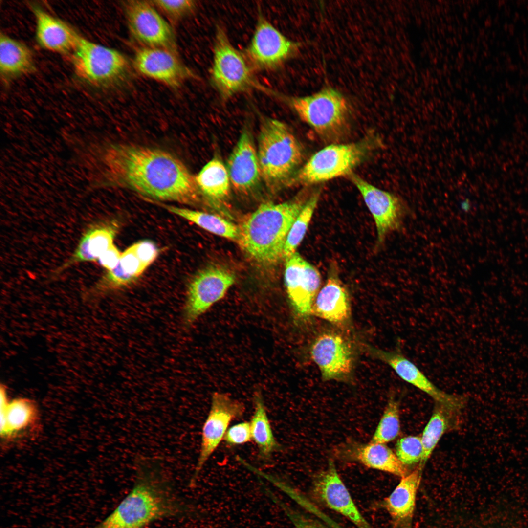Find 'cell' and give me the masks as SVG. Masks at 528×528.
Masks as SVG:
<instances>
[{
  "label": "cell",
  "mask_w": 528,
  "mask_h": 528,
  "mask_svg": "<svg viewBox=\"0 0 528 528\" xmlns=\"http://www.w3.org/2000/svg\"><path fill=\"white\" fill-rule=\"evenodd\" d=\"M107 161L117 181L146 196L183 203L197 198L195 178L179 159L168 152L121 144L109 150Z\"/></svg>",
  "instance_id": "cell-1"
},
{
  "label": "cell",
  "mask_w": 528,
  "mask_h": 528,
  "mask_svg": "<svg viewBox=\"0 0 528 528\" xmlns=\"http://www.w3.org/2000/svg\"><path fill=\"white\" fill-rule=\"evenodd\" d=\"M135 480L128 495L114 510L93 528H143L171 516L177 507L169 492L164 464L160 459L139 457Z\"/></svg>",
  "instance_id": "cell-2"
},
{
  "label": "cell",
  "mask_w": 528,
  "mask_h": 528,
  "mask_svg": "<svg viewBox=\"0 0 528 528\" xmlns=\"http://www.w3.org/2000/svg\"><path fill=\"white\" fill-rule=\"evenodd\" d=\"M312 193L304 191L283 203H263L242 220L238 242L251 259L272 266L283 259L289 230Z\"/></svg>",
  "instance_id": "cell-3"
},
{
  "label": "cell",
  "mask_w": 528,
  "mask_h": 528,
  "mask_svg": "<svg viewBox=\"0 0 528 528\" xmlns=\"http://www.w3.org/2000/svg\"><path fill=\"white\" fill-rule=\"evenodd\" d=\"M257 154L262 178L273 187L292 177L303 156L302 146L289 128L271 118H264L261 123Z\"/></svg>",
  "instance_id": "cell-4"
},
{
  "label": "cell",
  "mask_w": 528,
  "mask_h": 528,
  "mask_svg": "<svg viewBox=\"0 0 528 528\" xmlns=\"http://www.w3.org/2000/svg\"><path fill=\"white\" fill-rule=\"evenodd\" d=\"M381 145L379 138L372 135L352 143L329 145L313 154L290 180L310 185L349 176Z\"/></svg>",
  "instance_id": "cell-5"
},
{
  "label": "cell",
  "mask_w": 528,
  "mask_h": 528,
  "mask_svg": "<svg viewBox=\"0 0 528 528\" xmlns=\"http://www.w3.org/2000/svg\"><path fill=\"white\" fill-rule=\"evenodd\" d=\"M213 52L211 82L223 100L251 88L267 90L254 80L245 56L233 46L220 26L216 29Z\"/></svg>",
  "instance_id": "cell-6"
},
{
  "label": "cell",
  "mask_w": 528,
  "mask_h": 528,
  "mask_svg": "<svg viewBox=\"0 0 528 528\" xmlns=\"http://www.w3.org/2000/svg\"><path fill=\"white\" fill-rule=\"evenodd\" d=\"M288 101L300 118L322 137L334 138L346 126L347 101L335 90L326 88L310 96L289 98Z\"/></svg>",
  "instance_id": "cell-7"
},
{
  "label": "cell",
  "mask_w": 528,
  "mask_h": 528,
  "mask_svg": "<svg viewBox=\"0 0 528 528\" xmlns=\"http://www.w3.org/2000/svg\"><path fill=\"white\" fill-rule=\"evenodd\" d=\"M73 64L79 77L96 85L117 81L125 75L129 66L127 59L119 51L81 36L74 51Z\"/></svg>",
  "instance_id": "cell-8"
},
{
  "label": "cell",
  "mask_w": 528,
  "mask_h": 528,
  "mask_svg": "<svg viewBox=\"0 0 528 528\" xmlns=\"http://www.w3.org/2000/svg\"><path fill=\"white\" fill-rule=\"evenodd\" d=\"M234 274L219 266H210L198 272L188 286L182 309V321L185 329L221 300L235 282Z\"/></svg>",
  "instance_id": "cell-9"
},
{
  "label": "cell",
  "mask_w": 528,
  "mask_h": 528,
  "mask_svg": "<svg viewBox=\"0 0 528 528\" xmlns=\"http://www.w3.org/2000/svg\"><path fill=\"white\" fill-rule=\"evenodd\" d=\"M285 262L284 281L289 304L296 320L303 322L312 314L321 284L320 273L297 252Z\"/></svg>",
  "instance_id": "cell-10"
},
{
  "label": "cell",
  "mask_w": 528,
  "mask_h": 528,
  "mask_svg": "<svg viewBox=\"0 0 528 528\" xmlns=\"http://www.w3.org/2000/svg\"><path fill=\"white\" fill-rule=\"evenodd\" d=\"M244 412L243 403L227 394L216 392L212 394L210 410L202 428L200 448L191 484L224 439L230 422L242 417Z\"/></svg>",
  "instance_id": "cell-11"
},
{
  "label": "cell",
  "mask_w": 528,
  "mask_h": 528,
  "mask_svg": "<svg viewBox=\"0 0 528 528\" xmlns=\"http://www.w3.org/2000/svg\"><path fill=\"white\" fill-rule=\"evenodd\" d=\"M348 176L373 217L377 231V245L379 246L389 234L401 229L409 209L398 196L377 188L353 173Z\"/></svg>",
  "instance_id": "cell-12"
},
{
  "label": "cell",
  "mask_w": 528,
  "mask_h": 528,
  "mask_svg": "<svg viewBox=\"0 0 528 528\" xmlns=\"http://www.w3.org/2000/svg\"><path fill=\"white\" fill-rule=\"evenodd\" d=\"M124 7L128 28L134 39L145 47L176 52V37L172 27L151 2L129 0Z\"/></svg>",
  "instance_id": "cell-13"
},
{
  "label": "cell",
  "mask_w": 528,
  "mask_h": 528,
  "mask_svg": "<svg viewBox=\"0 0 528 528\" xmlns=\"http://www.w3.org/2000/svg\"><path fill=\"white\" fill-rule=\"evenodd\" d=\"M296 47L295 43L259 14L245 57L252 68L274 69L289 57Z\"/></svg>",
  "instance_id": "cell-14"
},
{
  "label": "cell",
  "mask_w": 528,
  "mask_h": 528,
  "mask_svg": "<svg viewBox=\"0 0 528 528\" xmlns=\"http://www.w3.org/2000/svg\"><path fill=\"white\" fill-rule=\"evenodd\" d=\"M310 354L324 381L344 380L351 375L352 347L340 334L326 332L320 334L313 342Z\"/></svg>",
  "instance_id": "cell-15"
},
{
  "label": "cell",
  "mask_w": 528,
  "mask_h": 528,
  "mask_svg": "<svg viewBox=\"0 0 528 528\" xmlns=\"http://www.w3.org/2000/svg\"><path fill=\"white\" fill-rule=\"evenodd\" d=\"M366 348L373 356L390 366L400 378L429 395L438 404L454 413L463 407L464 401L462 396L438 388L399 349L387 351L369 346Z\"/></svg>",
  "instance_id": "cell-16"
},
{
  "label": "cell",
  "mask_w": 528,
  "mask_h": 528,
  "mask_svg": "<svg viewBox=\"0 0 528 528\" xmlns=\"http://www.w3.org/2000/svg\"><path fill=\"white\" fill-rule=\"evenodd\" d=\"M312 490L322 504L346 517L358 528H372L358 510L332 461L314 478Z\"/></svg>",
  "instance_id": "cell-17"
},
{
  "label": "cell",
  "mask_w": 528,
  "mask_h": 528,
  "mask_svg": "<svg viewBox=\"0 0 528 528\" xmlns=\"http://www.w3.org/2000/svg\"><path fill=\"white\" fill-rule=\"evenodd\" d=\"M133 65L141 74L172 88L180 86L193 75L176 52L164 48L139 49L134 55Z\"/></svg>",
  "instance_id": "cell-18"
},
{
  "label": "cell",
  "mask_w": 528,
  "mask_h": 528,
  "mask_svg": "<svg viewBox=\"0 0 528 528\" xmlns=\"http://www.w3.org/2000/svg\"><path fill=\"white\" fill-rule=\"evenodd\" d=\"M226 167L231 184L241 193L252 191L262 179L257 150L247 127L242 130L228 159Z\"/></svg>",
  "instance_id": "cell-19"
},
{
  "label": "cell",
  "mask_w": 528,
  "mask_h": 528,
  "mask_svg": "<svg viewBox=\"0 0 528 528\" xmlns=\"http://www.w3.org/2000/svg\"><path fill=\"white\" fill-rule=\"evenodd\" d=\"M338 270L335 264L330 265L326 283L314 302L312 314L341 326L346 323L350 318L351 304L348 291L339 277Z\"/></svg>",
  "instance_id": "cell-20"
},
{
  "label": "cell",
  "mask_w": 528,
  "mask_h": 528,
  "mask_svg": "<svg viewBox=\"0 0 528 528\" xmlns=\"http://www.w3.org/2000/svg\"><path fill=\"white\" fill-rule=\"evenodd\" d=\"M421 471L420 467L401 478L392 493L380 503L389 514L394 528H412Z\"/></svg>",
  "instance_id": "cell-21"
},
{
  "label": "cell",
  "mask_w": 528,
  "mask_h": 528,
  "mask_svg": "<svg viewBox=\"0 0 528 528\" xmlns=\"http://www.w3.org/2000/svg\"><path fill=\"white\" fill-rule=\"evenodd\" d=\"M37 22L36 37L44 48L60 53L74 51L80 36L63 21L32 6Z\"/></svg>",
  "instance_id": "cell-22"
},
{
  "label": "cell",
  "mask_w": 528,
  "mask_h": 528,
  "mask_svg": "<svg viewBox=\"0 0 528 528\" xmlns=\"http://www.w3.org/2000/svg\"><path fill=\"white\" fill-rule=\"evenodd\" d=\"M347 448L349 457L365 466L402 478L409 474L396 454L385 443L370 441L356 444Z\"/></svg>",
  "instance_id": "cell-23"
},
{
  "label": "cell",
  "mask_w": 528,
  "mask_h": 528,
  "mask_svg": "<svg viewBox=\"0 0 528 528\" xmlns=\"http://www.w3.org/2000/svg\"><path fill=\"white\" fill-rule=\"evenodd\" d=\"M116 232L113 223L97 225L89 228L83 235L74 253L59 268L57 273L77 263L97 261L113 244Z\"/></svg>",
  "instance_id": "cell-24"
},
{
  "label": "cell",
  "mask_w": 528,
  "mask_h": 528,
  "mask_svg": "<svg viewBox=\"0 0 528 528\" xmlns=\"http://www.w3.org/2000/svg\"><path fill=\"white\" fill-rule=\"evenodd\" d=\"M4 387L0 388L1 435L11 437L35 422L37 411L31 402L19 398L8 402Z\"/></svg>",
  "instance_id": "cell-25"
},
{
  "label": "cell",
  "mask_w": 528,
  "mask_h": 528,
  "mask_svg": "<svg viewBox=\"0 0 528 528\" xmlns=\"http://www.w3.org/2000/svg\"><path fill=\"white\" fill-rule=\"evenodd\" d=\"M254 411L249 422L252 440L256 444L262 459H268L279 450L280 446L274 436L262 395L254 393L253 398Z\"/></svg>",
  "instance_id": "cell-26"
},
{
  "label": "cell",
  "mask_w": 528,
  "mask_h": 528,
  "mask_svg": "<svg viewBox=\"0 0 528 528\" xmlns=\"http://www.w3.org/2000/svg\"><path fill=\"white\" fill-rule=\"evenodd\" d=\"M34 62L30 50L23 44L0 34V69L5 76H15L32 70Z\"/></svg>",
  "instance_id": "cell-27"
},
{
  "label": "cell",
  "mask_w": 528,
  "mask_h": 528,
  "mask_svg": "<svg viewBox=\"0 0 528 528\" xmlns=\"http://www.w3.org/2000/svg\"><path fill=\"white\" fill-rule=\"evenodd\" d=\"M195 180L200 190L212 199L222 200L229 195L231 182L227 169L218 157L204 165Z\"/></svg>",
  "instance_id": "cell-28"
},
{
  "label": "cell",
  "mask_w": 528,
  "mask_h": 528,
  "mask_svg": "<svg viewBox=\"0 0 528 528\" xmlns=\"http://www.w3.org/2000/svg\"><path fill=\"white\" fill-rule=\"evenodd\" d=\"M165 207L169 212L194 223L208 232L238 242L239 227L219 216L172 206Z\"/></svg>",
  "instance_id": "cell-29"
},
{
  "label": "cell",
  "mask_w": 528,
  "mask_h": 528,
  "mask_svg": "<svg viewBox=\"0 0 528 528\" xmlns=\"http://www.w3.org/2000/svg\"><path fill=\"white\" fill-rule=\"evenodd\" d=\"M453 412L438 404L425 426L421 437L423 456L420 467L425 463L442 436L451 426L450 415Z\"/></svg>",
  "instance_id": "cell-30"
},
{
  "label": "cell",
  "mask_w": 528,
  "mask_h": 528,
  "mask_svg": "<svg viewBox=\"0 0 528 528\" xmlns=\"http://www.w3.org/2000/svg\"><path fill=\"white\" fill-rule=\"evenodd\" d=\"M320 197V192L311 194L293 223L285 242L283 259L292 255L303 240L316 208Z\"/></svg>",
  "instance_id": "cell-31"
},
{
  "label": "cell",
  "mask_w": 528,
  "mask_h": 528,
  "mask_svg": "<svg viewBox=\"0 0 528 528\" xmlns=\"http://www.w3.org/2000/svg\"><path fill=\"white\" fill-rule=\"evenodd\" d=\"M400 431L398 404L391 396L371 441L386 444L397 437Z\"/></svg>",
  "instance_id": "cell-32"
},
{
  "label": "cell",
  "mask_w": 528,
  "mask_h": 528,
  "mask_svg": "<svg viewBox=\"0 0 528 528\" xmlns=\"http://www.w3.org/2000/svg\"><path fill=\"white\" fill-rule=\"evenodd\" d=\"M396 454L400 462L407 467L420 463L423 456L421 437L411 435L398 440L396 445Z\"/></svg>",
  "instance_id": "cell-33"
},
{
  "label": "cell",
  "mask_w": 528,
  "mask_h": 528,
  "mask_svg": "<svg viewBox=\"0 0 528 528\" xmlns=\"http://www.w3.org/2000/svg\"><path fill=\"white\" fill-rule=\"evenodd\" d=\"M150 2L170 18L178 20L190 14L195 8V1L191 0H155Z\"/></svg>",
  "instance_id": "cell-34"
},
{
  "label": "cell",
  "mask_w": 528,
  "mask_h": 528,
  "mask_svg": "<svg viewBox=\"0 0 528 528\" xmlns=\"http://www.w3.org/2000/svg\"><path fill=\"white\" fill-rule=\"evenodd\" d=\"M268 494L272 500L284 510L296 528H327L314 519L292 509L279 500L270 491Z\"/></svg>",
  "instance_id": "cell-35"
},
{
  "label": "cell",
  "mask_w": 528,
  "mask_h": 528,
  "mask_svg": "<svg viewBox=\"0 0 528 528\" xmlns=\"http://www.w3.org/2000/svg\"><path fill=\"white\" fill-rule=\"evenodd\" d=\"M223 440L230 446L240 445L249 442L252 440L250 422L242 421L231 426L228 428Z\"/></svg>",
  "instance_id": "cell-36"
},
{
  "label": "cell",
  "mask_w": 528,
  "mask_h": 528,
  "mask_svg": "<svg viewBox=\"0 0 528 528\" xmlns=\"http://www.w3.org/2000/svg\"><path fill=\"white\" fill-rule=\"evenodd\" d=\"M118 264L126 274L134 280L145 270L137 258L132 245L122 253Z\"/></svg>",
  "instance_id": "cell-37"
},
{
  "label": "cell",
  "mask_w": 528,
  "mask_h": 528,
  "mask_svg": "<svg viewBox=\"0 0 528 528\" xmlns=\"http://www.w3.org/2000/svg\"><path fill=\"white\" fill-rule=\"evenodd\" d=\"M134 251L146 269L156 258L158 250L156 245L149 240H144L132 245Z\"/></svg>",
  "instance_id": "cell-38"
},
{
  "label": "cell",
  "mask_w": 528,
  "mask_h": 528,
  "mask_svg": "<svg viewBox=\"0 0 528 528\" xmlns=\"http://www.w3.org/2000/svg\"><path fill=\"white\" fill-rule=\"evenodd\" d=\"M121 255L122 253L113 244L100 256L97 261L107 271H110L117 266Z\"/></svg>",
  "instance_id": "cell-39"
}]
</instances>
